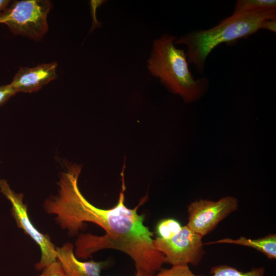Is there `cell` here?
<instances>
[{"instance_id":"obj_1","label":"cell","mask_w":276,"mask_h":276,"mask_svg":"<svg viewBox=\"0 0 276 276\" xmlns=\"http://www.w3.org/2000/svg\"><path fill=\"white\" fill-rule=\"evenodd\" d=\"M81 167H67L57 182V194L44 201L43 208L49 214L55 215L60 227L71 235L84 227V223H95L105 231L102 236L81 234L75 241V255L87 259L96 251L104 249H116L129 256L136 270L145 276L151 275L162 269L166 263L164 255L154 244L153 234L144 224V216L137 213L139 207L146 196L134 209L124 204V177L122 191L117 204L109 209L97 208L83 196L78 186Z\"/></svg>"},{"instance_id":"obj_2","label":"cell","mask_w":276,"mask_h":276,"mask_svg":"<svg viewBox=\"0 0 276 276\" xmlns=\"http://www.w3.org/2000/svg\"><path fill=\"white\" fill-rule=\"evenodd\" d=\"M274 18L276 10L232 14L211 28L185 34L174 43L187 47L188 63L193 64L198 72L203 75L206 58L215 48L222 43L248 37L261 29L265 20Z\"/></svg>"},{"instance_id":"obj_3","label":"cell","mask_w":276,"mask_h":276,"mask_svg":"<svg viewBox=\"0 0 276 276\" xmlns=\"http://www.w3.org/2000/svg\"><path fill=\"white\" fill-rule=\"evenodd\" d=\"M176 40L175 36L165 34L154 40L147 67L169 91L179 95L187 103L194 102L206 92L209 80L205 77L194 78L186 53L174 45Z\"/></svg>"},{"instance_id":"obj_4","label":"cell","mask_w":276,"mask_h":276,"mask_svg":"<svg viewBox=\"0 0 276 276\" xmlns=\"http://www.w3.org/2000/svg\"><path fill=\"white\" fill-rule=\"evenodd\" d=\"M52 7L49 0L15 1L0 13V23L15 35L38 41L48 31L47 16Z\"/></svg>"},{"instance_id":"obj_5","label":"cell","mask_w":276,"mask_h":276,"mask_svg":"<svg viewBox=\"0 0 276 276\" xmlns=\"http://www.w3.org/2000/svg\"><path fill=\"white\" fill-rule=\"evenodd\" d=\"M0 192L11 204V213L17 227L31 238L40 249L41 258L35 265L36 269L42 270L57 261L56 247L48 234L40 232L32 223L28 215L27 205L23 201L24 195L14 192L3 179H0Z\"/></svg>"},{"instance_id":"obj_6","label":"cell","mask_w":276,"mask_h":276,"mask_svg":"<svg viewBox=\"0 0 276 276\" xmlns=\"http://www.w3.org/2000/svg\"><path fill=\"white\" fill-rule=\"evenodd\" d=\"M202 237L187 225L173 237L154 239L155 248L165 256V262L175 265H197L204 254Z\"/></svg>"},{"instance_id":"obj_7","label":"cell","mask_w":276,"mask_h":276,"mask_svg":"<svg viewBox=\"0 0 276 276\" xmlns=\"http://www.w3.org/2000/svg\"><path fill=\"white\" fill-rule=\"evenodd\" d=\"M238 208V200L232 196L222 197L217 201L196 200L188 207L187 225L202 237Z\"/></svg>"},{"instance_id":"obj_8","label":"cell","mask_w":276,"mask_h":276,"mask_svg":"<svg viewBox=\"0 0 276 276\" xmlns=\"http://www.w3.org/2000/svg\"><path fill=\"white\" fill-rule=\"evenodd\" d=\"M57 63L52 62L33 67H20L10 83L16 93H33L57 77Z\"/></svg>"},{"instance_id":"obj_9","label":"cell","mask_w":276,"mask_h":276,"mask_svg":"<svg viewBox=\"0 0 276 276\" xmlns=\"http://www.w3.org/2000/svg\"><path fill=\"white\" fill-rule=\"evenodd\" d=\"M56 254L57 260L67 276H101L102 270L107 265V261L79 260L74 252V245L71 243L56 247Z\"/></svg>"},{"instance_id":"obj_10","label":"cell","mask_w":276,"mask_h":276,"mask_svg":"<svg viewBox=\"0 0 276 276\" xmlns=\"http://www.w3.org/2000/svg\"><path fill=\"white\" fill-rule=\"evenodd\" d=\"M218 243H227L251 247L265 255L268 259L276 258V235L269 234L258 239H251L244 237L238 239L224 238L205 243L211 245Z\"/></svg>"},{"instance_id":"obj_11","label":"cell","mask_w":276,"mask_h":276,"mask_svg":"<svg viewBox=\"0 0 276 276\" xmlns=\"http://www.w3.org/2000/svg\"><path fill=\"white\" fill-rule=\"evenodd\" d=\"M275 0H238L233 14L276 10Z\"/></svg>"},{"instance_id":"obj_12","label":"cell","mask_w":276,"mask_h":276,"mask_svg":"<svg viewBox=\"0 0 276 276\" xmlns=\"http://www.w3.org/2000/svg\"><path fill=\"white\" fill-rule=\"evenodd\" d=\"M265 269L260 267L243 272L226 265L215 266L211 269V276H264Z\"/></svg>"},{"instance_id":"obj_13","label":"cell","mask_w":276,"mask_h":276,"mask_svg":"<svg viewBox=\"0 0 276 276\" xmlns=\"http://www.w3.org/2000/svg\"><path fill=\"white\" fill-rule=\"evenodd\" d=\"M180 222L173 218H166L160 220L156 226L157 237L161 239H169L176 235L181 229Z\"/></svg>"},{"instance_id":"obj_14","label":"cell","mask_w":276,"mask_h":276,"mask_svg":"<svg viewBox=\"0 0 276 276\" xmlns=\"http://www.w3.org/2000/svg\"><path fill=\"white\" fill-rule=\"evenodd\" d=\"M149 276H197L188 265H175L168 269H161L157 273Z\"/></svg>"},{"instance_id":"obj_15","label":"cell","mask_w":276,"mask_h":276,"mask_svg":"<svg viewBox=\"0 0 276 276\" xmlns=\"http://www.w3.org/2000/svg\"><path fill=\"white\" fill-rule=\"evenodd\" d=\"M39 276H67L57 260L42 270Z\"/></svg>"},{"instance_id":"obj_16","label":"cell","mask_w":276,"mask_h":276,"mask_svg":"<svg viewBox=\"0 0 276 276\" xmlns=\"http://www.w3.org/2000/svg\"><path fill=\"white\" fill-rule=\"evenodd\" d=\"M17 93L10 84L0 85V106Z\"/></svg>"},{"instance_id":"obj_17","label":"cell","mask_w":276,"mask_h":276,"mask_svg":"<svg viewBox=\"0 0 276 276\" xmlns=\"http://www.w3.org/2000/svg\"><path fill=\"white\" fill-rule=\"evenodd\" d=\"M106 1H91L90 2L93 17V22L91 28L92 29H94L95 28L100 26V24L97 21L96 17V10L98 7L102 5Z\"/></svg>"},{"instance_id":"obj_18","label":"cell","mask_w":276,"mask_h":276,"mask_svg":"<svg viewBox=\"0 0 276 276\" xmlns=\"http://www.w3.org/2000/svg\"><path fill=\"white\" fill-rule=\"evenodd\" d=\"M266 29L272 32H276V19L271 18L265 20L262 24L261 29Z\"/></svg>"},{"instance_id":"obj_19","label":"cell","mask_w":276,"mask_h":276,"mask_svg":"<svg viewBox=\"0 0 276 276\" xmlns=\"http://www.w3.org/2000/svg\"><path fill=\"white\" fill-rule=\"evenodd\" d=\"M10 3L11 1L9 0H0V13L4 12Z\"/></svg>"},{"instance_id":"obj_20","label":"cell","mask_w":276,"mask_h":276,"mask_svg":"<svg viewBox=\"0 0 276 276\" xmlns=\"http://www.w3.org/2000/svg\"><path fill=\"white\" fill-rule=\"evenodd\" d=\"M134 276H145V275L140 270H136Z\"/></svg>"},{"instance_id":"obj_21","label":"cell","mask_w":276,"mask_h":276,"mask_svg":"<svg viewBox=\"0 0 276 276\" xmlns=\"http://www.w3.org/2000/svg\"></svg>"}]
</instances>
